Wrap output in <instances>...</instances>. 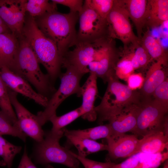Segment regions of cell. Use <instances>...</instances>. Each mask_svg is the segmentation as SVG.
<instances>
[{
  "mask_svg": "<svg viewBox=\"0 0 168 168\" xmlns=\"http://www.w3.org/2000/svg\"><path fill=\"white\" fill-rule=\"evenodd\" d=\"M34 18L40 30L55 44L62 58L77 43L78 13H63L57 10Z\"/></svg>",
  "mask_w": 168,
  "mask_h": 168,
  "instance_id": "1",
  "label": "cell"
},
{
  "mask_svg": "<svg viewBox=\"0 0 168 168\" xmlns=\"http://www.w3.org/2000/svg\"><path fill=\"white\" fill-rule=\"evenodd\" d=\"M21 36L30 46L39 63L45 68L54 84L61 74L62 60L55 44L43 33L30 16L26 17Z\"/></svg>",
  "mask_w": 168,
  "mask_h": 168,
  "instance_id": "2",
  "label": "cell"
},
{
  "mask_svg": "<svg viewBox=\"0 0 168 168\" xmlns=\"http://www.w3.org/2000/svg\"><path fill=\"white\" fill-rule=\"evenodd\" d=\"M19 46L11 70L21 76L33 85L40 94L49 100L56 90L49 75L41 71L37 60L30 46L21 36Z\"/></svg>",
  "mask_w": 168,
  "mask_h": 168,
  "instance_id": "3",
  "label": "cell"
},
{
  "mask_svg": "<svg viewBox=\"0 0 168 168\" xmlns=\"http://www.w3.org/2000/svg\"><path fill=\"white\" fill-rule=\"evenodd\" d=\"M107 82V87L101 102L95 107L99 123L108 121L126 107L142 101L139 91L132 90L121 82L115 74L110 76Z\"/></svg>",
  "mask_w": 168,
  "mask_h": 168,
  "instance_id": "4",
  "label": "cell"
},
{
  "mask_svg": "<svg viewBox=\"0 0 168 168\" xmlns=\"http://www.w3.org/2000/svg\"><path fill=\"white\" fill-rule=\"evenodd\" d=\"M64 129L57 132L51 130L45 132L44 139L36 142L33 154L35 163L46 166L54 163L70 168H79V161L69 152L68 149L59 144V140L64 135Z\"/></svg>",
  "mask_w": 168,
  "mask_h": 168,
  "instance_id": "5",
  "label": "cell"
},
{
  "mask_svg": "<svg viewBox=\"0 0 168 168\" xmlns=\"http://www.w3.org/2000/svg\"><path fill=\"white\" fill-rule=\"evenodd\" d=\"M66 71L59 76L61 83L58 90L49 100L43 111L39 112L36 117L40 124L43 125L53 115L56 114V111L61 104L70 95H79L81 86L80 81L83 75L71 67L66 68Z\"/></svg>",
  "mask_w": 168,
  "mask_h": 168,
  "instance_id": "6",
  "label": "cell"
},
{
  "mask_svg": "<svg viewBox=\"0 0 168 168\" xmlns=\"http://www.w3.org/2000/svg\"><path fill=\"white\" fill-rule=\"evenodd\" d=\"M129 18L124 0H114L113 7L106 18L109 37H117L125 47L131 44L135 49L141 44V41L134 34Z\"/></svg>",
  "mask_w": 168,
  "mask_h": 168,
  "instance_id": "7",
  "label": "cell"
},
{
  "mask_svg": "<svg viewBox=\"0 0 168 168\" xmlns=\"http://www.w3.org/2000/svg\"><path fill=\"white\" fill-rule=\"evenodd\" d=\"M78 15L77 43H93L110 38L106 20L102 18L91 7L89 0L84 1Z\"/></svg>",
  "mask_w": 168,
  "mask_h": 168,
  "instance_id": "8",
  "label": "cell"
},
{
  "mask_svg": "<svg viewBox=\"0 0 168 168\" xmlns=\"http://www.w3.org/2000/svg\"><path fill=\"white\" fill-rule=\"evenodd\" d=\"M167 109L163 107L153 99L142 101L140 105L136 127L133 133L143 137L156 131L163 130L168 119Z\"/></svg>",
  "mask_w": 168,
  "mask_h": 168,
  "instance_id": "9",
  "label": "cell"
},
{
  "mask_svg": "<svg viewBox=\"0 0 168 168\" xmlns=\"http://www.w3.org/2000/svg\"><path fill=\"white\" fill-rule=\"evenodd\" d=\"M105 40L93 43H77L74 49L68 51L63 58L62 67H72L83 75L89 72L88 66L97 58L100 49Z\"/></svg>",
  "mask_w": 168,
  "mask_h": 168,
  "instance_id": "10",
  "label": "cell"
},
{
  "mask_svg": "<svg viewBox=\"0 0 168 168\" xmlns=\"http://www.w3.org/2000/svg\"><path fill=\"white\" fill-rule=\"evenodd\" d=\"M8 93L11 103L14 107L18 121L22 131L26 136L40 142L44 139L45 132L39 123L36 115L33 114L18 100L17 93L9 88Z\"/></svg>",
  "mask_w": 168,
  "mask_h": 168,
  "instance_id": "11",
  "label": "cell"
},
{
  "mask_svg": "<svg viewBox=\"0 0 168 168\" xmlns=\"http://www.w3.org/2000/svg\"><path fill=\"white\" fill-rule=\"evenodd\" d=\"M25 0H0V17L11 32L18 38L26 17Z\"/></svg>",
  "mask_w": 168,
  "mask_h": 168,
  "instance_id": "12",
  "label": "cell"
},
{
  "mask_svg": "<svg viewBox=\"0 0 168 168\" xmlns=\"http://www.w3.org/2000/svg\"><path fill=\"white\" fill-rule=\"evenodd\" d=\"M0 76L7 87L44 107L49 99L35 91L24 78L6 67L0 68Z\"/></svg>",
  "mask_w": 168,
  "mask_h": 168,
  "instance_id": "13",
  "label": "cell"
},
{
  "mask_svg": "<svg viewBox=\"0 0 168 168\" xmlns=\"http://www.w3.org/2000/svg\"><path fill=\"white\" fill-rule=\"evenodd\" d=\"M141 103L126 107L108 120L112 131V137H117L128 132L133 133L136 126Z\"/></svg>",
  "mask_w": 168,
  "mask_h": 168,
  "instance_id": "14",
  "label": "cell"
},
{
  "mask_svg": "<svg viewBox=\"0 0 168 168\" xmlns=\"http://www.w3.org/2000/svg\"><path fill=\"white\" fill-rule=\"evenodd\" d=\"M167 59V57L160 59L149 67L139 91L142 101L151 99L155 90L167 78L163 68L166 64Z\"/></svg>",
  "mask_w": 168,
  "mask_h": 168,
  "instance_id": "15",
  "label": "cell"
},
{
  "mask_svg": "<svg viewBox=\"0 0 168 168\" xmlns=\"http://www.w3.org/2000/svg\"><path fill=\"white\" fill-rule=\"evenodd\" d=\"M107 140L109 159L106 161L111 162L136 154L139 139L135 135L124 134L115 138L111 137Z\"/></svg>",
  "mask_w": 168,
  "mask_h": 168,
  "instance_id": "16",
  "label": "cell"
},
{
  "mask_svg": "<svg viewBox=\"0 0 168 168\" xmlns=\"http://www.w3.org/2000/svg\"><path fill=\"white\" fill-rule=\"evenodd\" d=\"M97 78L95 73L90 72L86 82L81 86L77 96L82 98V104L80 106L82 113L81 117L89 121H94L97 118L94 106L95 101L98 95Z\"/></svg>",
  "mask_w": 168,
  "mask_h": 168,
  "instance_id": "17",
  "label": "cell"
},
{
  "mask_svg": "<svg viewBox=\"0 0 168 168\" xmlns=\"http://www.w3.org/2000/svg\"><path fill=\"white\" fill-rule=\"evenodd\" d=\"M101 54L96 60L98 64L95 73L97 77L107 82L109 76L114 72V68L119 60L118 53L112 38H109L104 44Z\"/></svg>",
  "mask_w": 168,
  "mask_h": 168,
  "instance_id": "18",
  "label": "cell"
},
{
  "mask_svg": "<svg viewBox=\"0 0 168 168\" xmlns=\"http://www.w3.org/2000/svg\"><path fill=\"white\" fill-rule=\"evenodd\" d=\"M19 46V39L12 32L0 34V68L12 69Z\"/></svg>",
  "mask_w": 168,
  "mask_h": 168,
  "instance_id": "19",
  "label": "cell"
},
{
  "mask_svg": "<svg viewBox=\"0 0 168 168\" xmlns=\"http://www.w3.org/2000/svg\"><path fill=\"white\" fill-rule=\"evenodd\" d=\"M168 136L163 130L150 133L139 139L136 153L141 152L147 154H152L162 152L168 150Z\"/></svg>",
  "mask_w": 168,
  "mask_h": 168,
  "instance_id": "20",
  "label": "cell"
},
{
  "mask_svg": "<svg viewBox=\"0 0 168 168\" xmlns=\"http://www.w3.org/2000/svg\"><path fill=\"white\" fill-rule=\"evenodd\" d=\"M130 18L136 28L138 37L141 41L143 28L148 15V0H124Z\"/></svg>",
  "mask_w": 168,
  "mask_h": 168,
  "instance_id": "21",
  "label": "cell"
},
{
  "mask_svg": "<svg viewBox=\"0 0 168 168\" xmlns=\"http://www.w3.org/2000/svg\"><path fill=\"white\" fill-rule=\"evenodd\" d=\"M168 19V0H148L146 25L157 27Z\"/></svg>",
  "mask_w": 168,
  "mask_h": 168,
  "instance_id": "22",
  "label": "cell"
},
{
  "mask_svg": "<svg viewBox=\"0 0 168 168\" xmlns=\"http://www.w3.org/2000/svg\"><path fill=\"white\" fill-rule=\"evenodd\" d=\"M69 143L74 146L77 149L78 155L86 157L92 153L99 151L108 150L107 144L99 143L95 140L81 138L64 133Z\"/></svg>",
  "mask_w": 168,
  "mask_h": 168,
  "instance_id": "23",
  "label": "cell"
},
{
  "mask_svg": "<svg viewBox=\"0 0 168 168\" xmlns=\"http://www.w3.org/2000/svg\"><path fill=\"white\" fill-rule=\"evenodd\" d=\"M64 133L77 137L95 140L102 138L107 139L112 136V132L109 124L101 125L83 130H68Z\"/></svg>",
  "mask_w": 168,
  "mask_h": 168,
  "instance_id": "24",
  "label": "cell"
},
{
  "mask_svg": "<svg viewBox=\"0 0 168 168\" xmlns=\"http://www.w3.org/2000/svg\"><path fill=\"white\" fill-rule=\"evenodd\" d=\"M25 7L26 12L33 18L57 10V4L48 0H25Z\"/></svg>",
  "mask_w": 168,
  "mask_h": 168,
  "instance_id": "25",
  "label": "cell"
},
{
  "mask_svg": "<svg viewBox=\"0 0 168 168\" xmlns=\"http://www.w3.org/2000/svg\"><path fill=\"white\" fill-rule=\"evenodd\" d=\"M22 149L21 146H17L10 143L0 135V166L11 168L13 159Z\"/></svg>",
  "mask_w": 168,
  "mask_h": 168,
  "instance_id": "26",
  "label": "cell"
},
{
  "mask_svg": "<svg viewBox=\"0 0 168 168\" xmlns=\"http://www.w3.org/2000/svg\"><path fill=\"white\" fill-rule=\"evenodd\" d=\"M141 43L148 52L151 59L156 61L167 57L163 47L149 31L143 34Z\"/></svg>",
  "mask_w": 168,
  "mask_h": 168,
  "instance_id": "27",
  "label": "cell"
},
{
  "mask_svg": "<svg viewBox=\"0 0 168 168\" xmlns=\"http://www.w3.org/2000/svg\"><path fill=\"white\" fill-rule=\"evenodd\" d=\"M8 135L17 137L24 142L26 135L22 131L19 125L14 123L0 110V135Z\"/></svg>",
  "mask_w": 168,
  "mask_h": 168,
  "instance_id": "28",
  "label": "cell"
},
{
  "mask_svg": "<svg viewBox=\"0 0 168 168\" xmlns=\"http://www.w3.org/2000/svg\"><path fill=\"white\" fill-rule=\"evenodd\" d=\"M82 113L80 107L60 116H58L56 114H55L49 120L53 125L51 130L54 132L61 131L66 126L80 117H82Z\"/></svg>",
  "mask_w": 168,
  "mask_h": 168,
  "instance_id": "29",
  "label": "cell"
},
{
  "mask_svg": "<svg viewBox=\"0 0 168 168\" xmlns=\"http://www.w3.org/2000/svg\"><path fill=\"white\" fill-rule=\"evenodd\" d=\"M0 109L14 123L19 125L15 112L10 101L8 88L0 76Z\"/></svg>",
  "mask_w": 168,
  "mask_h": 168,
  "instance_id": "30",
  "label": "cell"
},
{
  "mask_svg": "<svg viewBox=\"0 0 168 168\" xmlns=\"http://www.w3.org/2000/svg\"><path fill=\"white\" fill-rule=\"evenodd\" d=\"M134 70L130 59L127 55L122 58L116 63L114 68L115 75L118 78L125 81Z\"/></svg>",
  "mask_w": 168,
  "mask_h": 168,
  "instance_id": "31",
  "label": "cell"
},
{
  "mask_svg": "<svg viewBox=\"0 0 168 168\" xmlns=\"http://www.w3.org/2000/svg\"><path fill=\"white\" fill-rule=\"evenodd\" d=\"M152 98L156 102L168 110V79L167 78L155 90Z\"/></svg>",
  "mask_w": 168,
  "mask_h": 168,
  "instance_id": "32",
  "label": "cell"
},
{
  "mask_svg": "<svg viewBox=\"0 0 168 168\" xmlns=\"http://www.w3.org/2000/svg\"><path fill=\"white\" fill-rule=\"evenodd\" d=\"M168 158V151L148 154L142 161L140 168H158Z\"/></svg>",
  "mask_w": 168,
  "mask_h": 168,
  "instance_id": "33",
  "label": "cell"
},
{
  "mask_svg": "<svg viewBox=\"0 0 168 168\" xmlns=\"http://www.w3.org/2000/svg\"><path fill=\"white\" fill-rule=\"evenodd\" d=\"M114 0H89L91 7L102 19L106 20L113 5Z\"/></svg>",
  "mask_w": 168,
  "mask_h": 168,
  "instance_id": "34",
  "label": "cell"
},
{
  "mask_svg": "<svg viewBox=\"0 0 168 168\" xmlns=\"http://www.w3.org/2000/svg\"><path fill=\"white\" fill-rule=\"evenodd\" d=\"M148 154L138 152L120 163H115L110 168H140L142 161Z\"/></svg>",
  "mask_w": 168,
  "mask_h": 168,
  "instance_id": "35",
  "label": "cell"
},
{
  "mask_svg": "<svg viewBox=\"0 0 168 168\" xmlns=\"http://www.w3.org/2000/svg\"><path fill=\"white\" fill-rule=\"evenodd\" d=\"M69 152L83 165L85 168H110L115 163L110 161L98 162L79 156L69 150Z\"/></svg>",
  "mask_w": 168,
  "mask_h": 168,
  "instance_id": "36",
  "label": "cell"
},
{
  "mask_svg": "<svg viewBox=\"0 0 168 168\" xmlns=\"http://www.w3.org/2000/svg\"><path fill=\"white\" fill-rule=\"evenodd\" d=\"M134 51L141 68H144L151 60V58L148 52L141 43L138 45Z\"/></svg>",
  "mask_w": 168,
  "mask_h": 168,
  "instance_id": "37",
  "label": "cell"
},
{
  "mask_svg": "<svg viewBox=\"0 0 168 168\" xmlns=\"http://www.w3.org/2000/svg\"><path fill=\"white\" fill-rule=\"evenodd\" d=\"M56 4L66 6L70 9V12L79 13L82 10L84 3L82 0H52Z\"/></svg>",
  "mask_w": 168,
  "mask_h": 168,
  "instance_id": "38",
  "label": "cell"
},
{
  "mask_svg": "<svg viewBox=\"0 0 168 168\" xmlns=\"http://www.w3.org/2000/svg\"><path fill=\"white\" fill-rule=\"evenodd\" d=\"M143 80L141 73H133L129 76L127 80L128 86L132 90H135L140 87L141 88Z\"/></svg>",
  "mask_w": 168,
  "mask_h": 168,
  "instance_id": "39",
  "label": "cell"
},
{
  "mask_svg": "<svg viewBox=\"0 0 168 168\" xmlns=\"http://www.w3.org/2000/svg\"><path fill=\"white\" fill-rule=\"evenodd\" d=\"M45 166V168H54L49 164ZM17 168H38L28 157L26 146L25 147L23 155Z\"/></svg>",
  "mask_w": 168,
  "mask_h": 168,
  "instance_id": "40",
  "label": "cell"
},
{
  "mask_svg": "<svg viewBox=\"0 0 168 168\" xmlns=\"http://www.w3.org/2000/svg\"><path fill=\"white\" fill-rule=\"evenodd\" d=\"M130 59L134 70L141 68L138 61L134 54V52H132L127 55Z\"/></svg>",
  "mask_w": 168,
  "mask_h": 168,
  "instance_id": "41",
  "label": "cell"
},
{
  "mask_svg": "<svg viewBox=\"0 0 168 168\" xmlns=\"http://www.w3.org/2000/svg\"><path fill=\"white\" fill-rule=\"evenodd\" d=\"M10 32L9 28L0 17V34Z\"/></svg>",
  "mask_w": 168,
  "mask_h": 168,
  "instance_id": "42",
  "label": "cell"
},
{
  "mask_svg": "<svg viewBox=\"0 0 168 168\" xmlns=\"http://www.w3.org/2000/svg\"><path fill=\"white\" fill-rule=\"evenodd\" d=\"M162 168H168V160H166Z\"/></svg>",
  "mask_w": 168,
  "mask_h": 168,
  "instance_id": "43",
  "label": "cell"
},
{
  "mask_svg": "<svg viewBox=\"0 0 168 168\" xmlns=\"http://www.w3.org/2000/svg\"></svg>",
  "mask_w": 168,
  "mask_h": 168,
  "instance_id": "44",
  "label": "cell"
}]
</instances>
